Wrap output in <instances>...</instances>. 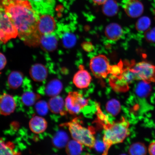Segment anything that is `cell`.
<instances>
[{"mask_svg":"<svg viewBox=\"0 0 155 155\" xmlns=\"http://www.w3.org/2000/svg\"><path fill=\"white\" fill-rule=\"evenodd\" d=\"M145 38L150 42H155V28L149 29L145 34Z\"/></svg>","mask_w":155,"mask_h":155,"instance_id":"32","label":"cell"},{"mask_svg":"<svg viewBox=\"0 0 155 155\" xmlns=\"http://www.w3.org/2000/svg\"><path fill=\"white\" fill-rule=\"evenodd\" d=\"M105 33L109 40L115 41L121 38L123 34V30L119 25L111 23L106 27Z\"/></svg>","mask_w":155,"mask_h":155,"instance_id":"17","label":"cell"},{"mask_svg":"<svg viewBox=\"0 0 155 155\" xmlns=\"http://www.w3.org/2000/svg\"><path fill=\"white\" fill-rule=\"evenodd\" d=\"M7 63V60L3 54L0 53V71L5 68Z\"/></svg>","mask_w":155,"mask_h":155,"instance_id":"34","label":"cell"},{"mask_svg":"<svg viewBox=\"0 0 155 155\" xmlns=\"http://www.w3.org/2000/svg\"><path fill=\"white\" fill-rule=\"evenodd\" d=\"M63 88L62 83L58 79H55L48 83L45 89L46 95L50 97L57 96L61 91Z\"/></svg>","mask_w":155,"mask_h":155,"instance_id":"18","label":"cell"},{"mask_svg":"<svg viewBox=\"0 0 155 155\" xmlns=\"http://www.w3.org/2000/svg\"><path fill=\"white\" fill-rule=\"evenodd\" d=\"M152 87L149 83L141 81L137 83L135 88V92L140 98H145L150 95Z\"/></svg>","mask_w":155,"mask_h":155,"instance_id":"22","label":"cell"},{"mask_svg":"<svg viewBox=\"0 0 155 155\" xmlns=\"http://www.w3.org/2000/svg\"><path fill=\"white\" fill-rule=\"evenodd\" d=\"M124 69V64L120 61L117 65H111L110 74L112 75V77H120L123 73Z\"/></svg>","mask_w":155,"mask_h":155,"instance_id":"31","label":"cell"},{"mask_svg":"<svg viewBox=\"0 0 155 155\" xmlns=\"http://www.w3.org/2000/svg\"><path fill=\"white\" fill-rule=\"evenodd\" d=\"M126 14L131 18L140 17L144 11V6L139 0H127L124 5Z\"/></svg>","mask_w":155,"mask_h":155,"instance_id":"9","label":"cell"},{"mask_svg":"<svg viewBox=\"0 0 155 155\" xmlns=\"http://www.w3.org/2000/svg\"><path fill=\"white\" fill-rule=\"evenodd\" d=\"M150 19L147 17H143L137 21L136 24V28L139 31H144L148 29L150 26Z\"/></svg>","mask_w":155,"mask_h":155,"instance_id":"30","label":"cell"},{"mask_svg":"<svg viewBox=\"0 0 155 155\" xmlns=\"http://www.w3.org/2000/svg\"><path fill=\"white\" fill-rule=\"evenodd\" d=\"M126 155L125 154H121V155Z\"/></svg>","mask_w":155,"mask_h":155,"instance_id":"39","label":"cell"},{"mask_svg":"<svg viewBox=\"0 0 155 155\" xmlns=\"http://www.w3.org/2000/svg\"><path fill=\"white\" fill-rule=\"evenodd\" d=\"M6 13L18 31L19 37L30 46L39 45L37 30L39 14L28 0H2Z\"/></svg>","mask_w":155,"mask_h":155,"instance_id":"1","label":"cell"},{"mask_svg":"<svg viewBox=\"0 0 155 155\" xmlns=\"http://www.w3.org/2000/svg\"><path fill=\"white\" fill-rule=\"evenodd\" d=\"M100 125L104 129L103 141L105 149L102 155H108L112 145L123 142L130 133L129 122L124 117L117 122L108 120Z\"/></svg>","mask_w":155,"mask_h":155,"instance_id":"2","label":"cell"},{"mask_svg":"<svg viewBox=\"0 0 155 155\" xmlns=\"http://www.w3.org/2000/svg\"><path fill=\"white\" fill-rule=\"evenodd\" d=\"M69 137L65 131L60 130L57 132L52 139V143L54 147L58 149L64 148L69 142Z\"/></svg>","mask_w":155,"mask_h":155,"instance_id":"19","label":"cell"},{"mask_svg":"<svg viewBox=\"0 0 155 155\" xmlns=\"http://www.w3.org/2000/svg\"><path fill=\"white\" fill-rule=\"evenodd\" d=\"M56 26L55 19L51 15L48 13L39 14L37 30L40 37L44 35L53 33Z\"/></svg>","mask_w":155,"mask_h":155,"instance_id":"8","label":"cell"},{"mask_svg":"<svg viewBox=\"0 0 155 155\" xmlns=\"http://www.w3.org/2000/svg\"><path fill=\"white\" fill-rule=\"evenodd\" d=\"M48 108L52 113L65 115L67 111L65 110V102L60 96H55L50 98L48 102Z\"/></svg>","mask_w":155,"mask_h":155,"instance_id":"14","label":"cell"},{"mask_svg":"<svg viewBox=\"0 0 155 155\" xmlns=\"http://www.w3.org/2000/svg\"><path fill=\"white\" fill-rule=\"evenodd\" d=\"M30 74L33 80L36 82H42L48 76V71L45 66L41 64H36L31 68Z\"/></svg>","mask_w":155,"mask_h":155,"instance_id":"16","label":"cell"},{"mask_svg":"<svg viewBox=\"0 0 155 155\" xmlns=\"http://www.w3.org/2000/svg\"><path fill=\"white\" fill-rule=\"evenodd\" d=\"M89 103V100L78 92H70L65 99V109L69 114L75 115L82 111L83 108L88 106Z\"/></svg>","mask_w":155,"mask_h":155,"instance_id":"6","label":"cell"},{"mask_svg":"<svg viewBox=\"0 0 155 155\" xmlns=\"http://www.w3.org/2000/svg\"><path fill=\"white\" fill-rule=\"evenodd\" d=\"M94 3L98 5H104L108 0H92Z\"/></svg>","mask_w":155,"mask_h":155,"instance_id":"37","label":"cell"},{"mask_svg":"<svg viewBox=\"0 0 155 155\" xmlns=\"http://www.w3.org/2000/svg\"><path fill=\"white\" fill-rule=\"evenodd\" d=\"M16 103L14 97L11 95L4 94L0 96V114L7 116L14 111Z\"/></svg>","mask_w":155,"mask_h":155,"instance_id":"10","label":"cell"},{"mask_svg":"<svg viewBox=\"0 0 155 155\" xmlns=\"http://www.w3.org/2000/svg\"><path fill=\"white\" fill-rule=\"evenodd\" d=\"M30 2L38 14L51 13L54 3L53 0H30Z\"/></svg>","mask_w":155,"mask_h":155,"instance_id":"12","label":"cell"},{"mask_svg":"<svg viewBox=\"0 0 155 155\" xmlns=\"http://www.w3.org/2000/svg\"><path fill=\"white\" fill-rule=\"evenodd\" d=\"M23 78V75L21 72L13 71L9 74L8 79L9 87L13 89L18 88L22 84Z\"/></svg>","mask_w":155,"mask_h":155,"instance_id":"21","label":"cell"},{"mask_svg":"<svg viewBox=\"0 0 155 155\" xmlns=\"http://www.w3.org/2000/svg\"><path fill=\"white\" fill-rule=\"evenodd\" d=\"M129 152L130 155H146V147L143 143H135L129 147Z\"/></svg>","mask_w":155,"mask_h":155,"instance_id":"27","label":"cell"},{"mask_svg":"<svg viewBox=\"0 0 155 155\" xmlns=\"http://www.w3.org/2000/svg\"><path fill=\"white\" fill-rule=\"evenodd\" d=\"M83 150V145L74 140L69 141L66 146L68 155H81Z\"/></svg>","mask_w":155,"mask_h":155,"instance_id":"23","label":"cell"},{"mask_svg":"<svg viewBox=\"0 0 155 155\" xmlns=\"http://www.w3.org/2000/svg\"><path fill=\"white\" fill-rule=\"evenodd\" d=\"M29 125L32 132L39 134L45 131L48 127V123L44 118L35 116L30 120Z\"/></svg>","mask_w":155,"mask_h":155,"instance_id":"15","label":"cell"},{"mask_svg":"<svg viewBox=\"0 0 155 155\" xmlns=\"http://www.w3.org/2000/svg\"><path fill=\"white\" fill-rule=\"evenodd\" d=\"M154 15H155V8L154 10Z\"/></svg>","mask_w":155,"mask_h":155,"instance_id":"38","label":"cell"},{"mask_svg":"<svg viewBox=\"0 0 155 155\" xmlns=\"http://www.w3.org/2000/svg\"><path fill=\"white\" fill-rule=\"evenodd\" d=\"M18 35V31L0 4V43H6Z\"/></svg>","mask_w":155,"mask_h":155,"instance_id":"5","label":"cell"},{"mask_svg":"<svg viewBox=\"0 0 155 155\" xmlns=\"http://www.w3.org/2000/svg\"><path fill=\"white\" fill-rule=\"evenodd\" d=\"M64 125L68 127L74 140L89 148L94 147L96 140L94 136V130L92 127H83L77 118L64 124Z\"/></svg>","mask_w":155,"mask_h":155,"instance_id":"3","label":"cell"},{"mask_svg":"<svg viewBox=\"0 0 155 155\" xmlns=\"http://www.w3.org/2000/svg\"><path fill=\"white\" fill-rule=\"evenodd\" d=\"M35 108L38 115L42 116L47 114L49 109L48 104L44 101H40L37 102Z\"/></svg>","mask_w":155,"mask_h":155,"instance_id":"29","label":"cell"},{"mask_svg":"<svg viewBox=\"0 0 155 155\" xmlns=\"http://www.w3.org/2000/svg\"><path fill=\"white\" fill-rule=\"evenodd\" d=\"M90 66L93 74L97 78H105L110 74L111 65L105 55H99L93 58Z\"/></svg>","mask_w":155,"mask_h":155,"instance_id":"7","label":"cell"},{"mask_svg":"<svg viewBox=\"0 0 155 155\" xmlns=\"http://www.w3.org/2000/svg\"><path fill=\"white\" fill-rule=\"evenodd\" d=\"M94 147L99 152L103 153L105 149V146L103 141H96Z\"/></svg>","mask_w":155,"mask_h":155,"instance_id":"33","label":"cell"},{"mask_svg":"<svg viewBox=\"0 0 155 155\" xmlns=\"http://www.w3.org/2000/svg\"><path fill=\"white\" fill-rule=\"evenodd\" d=\"M19 1H20V0H19Z\"/></svg>","mask_w":155,"mask_h":155,"instance_id":"40","label":"cell"},{"mask_svg":"<svg viewBox=\"0 0 155 155\" xmlns=\"http://www.w3.org/2000/svg\"><path fill=\"white\" fill-rule=\"evenodd\" d=\"M58 44V39L53 33L41 36L39 45L44 51H53L57 48Z\"/></svg>","mask_w":155,"mask_h":155,"instance_id":"13","label":"cell"},{"mask_svg":"<svg viewBox=\"0 0 155 155\" xmlns=\"http://www.w3.org/2000/svg\"><path fill=\"white\" fill-rule=\"evenodd\" d=\"M83 49L87 52L92 51L93 47L91 43L89 42H86L83 43L82 45Z\"/></svg>","mask_w":155,"mask_h":155,"instance_id":"35","label":"cell"},{"mask_svg":"<svg viewBox=\"0 0 155 155\" xmlns=\"http://www.w3.org/2000/svg\"><path fill=\"white\" fill-rule=\"evenodd\" d=\"M128 67L135 77V80L150 83L155 81V66L147 61L128 63Z\"/></svg>","mask_w":155,"mask_h":155,"instance_id":"4","label":"cell"},{"mask_svg":"<svg viewBox=\"0 0 155 155\" xmlns=\"http://www.w3.org/2000/svg\"><path fill=\"white\" fill-rule=\"evenodd\" d=\"M103 9L104 14L108 16H113L117 12L118 5L113 0H108L104 4Z\"/></svg>","mask_w":155,"mask_h":155,"instance_id":"28","label":"cell"},{"mask_svg":"<svg viewBox=\"0 0 155 155\" xmlns=\"http://www.w3.org/2000/svg\"><path fill=\"white\" fill-rule=\"evenodd\" d=\"M14 143L5 141L0 138V155H21L20 152L15 150Z\"/></svg>","mask_w":155,"mask_h":155,"instance_id":"20","label":"cell"},{"mask_svg":"<svg viewBox=\"0 0 155 155\" xmlns=\"http://www.w3.org/2000/svg\"><path fill=\"white\" fill-rule=\"evenodd\" d=\"M148 151L150 155H155V141L151 143L149 145Z\"/></svg>","mask_w":155,"mask_h":155,"instance_id":"36","label":"cell"},{"mask_svg":"<svg viewBox=\"0 0 155 155\" xmlns=\"http://www.w3.org/2000/svg\"><path fill=\"white\" fill-rule=\"evenodd\" d=\"M106 109L109 115L114 116H117L121 111L120 104L117 100L112 99L107 103Z\"/></svg>","mask_w":155,"mask_h":155,"instance_id":"24","label":"cell"},{"mask_svg":"<svg viewBox=\"0 0 155 155\" xmlns=\"http://www.w3.org/2000/svg\"><path fill=\"white\" fill-rule=\"evenodd\" d=\"M40 98L39 95L32 92L28 91L25 92L22 94L21 100L25 106H31L34 105Z\"/></svg>","mask_w":155,"mask_h":155,"instance_id":"25","label":"cell"},{"mask_svg":"<svg viewBox=\"0 0 155 155\" xmlns=\"http://www.w3.org/2000/svg\"><path fill=\"white\" fill-rule=\"evenodd\" d=\"M62 43L64 47L70 48L74 46L76 43L77 38L74 34L71 32H66L62 35Z\"/></svg>","mask_w":155,"mask_h":155,"instance_id":"26","label":"cell"},{"mask_svg":"<svg viewBox=\"0 0 155 155\" xmlns=\"http://www.w3.org/2000/svg\"><path fill=\"white\" fill-rule=\"evenodd\" d=\"M92 77L88 71L81 68L73 77V82L75 86L79 89L87 88L90 85Z\"/></svg>","mask_w":155,"mask_h":155,"instance_id":"11","label":"cell"}]
</instances>
